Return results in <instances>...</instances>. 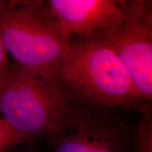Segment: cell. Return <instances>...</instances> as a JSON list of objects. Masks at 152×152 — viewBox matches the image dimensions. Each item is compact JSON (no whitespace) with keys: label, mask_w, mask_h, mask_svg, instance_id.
<instances>
[{"label":"cell","mask_w":152,"mask_h":152,"mask_svg":"<svg viewBox=\"0 0 152 152\" xmlns=\"http://www.w3.org/2000/svg\"><path fill=\"white\" fill-rule=\"evenodd\" d=\"M24 139L0 117V152H6L11 147L23 143Z\"/></svg>","instance_id":"ba28073f"},{"label":"cell","mask_w":152,"mask_h":152,"mask_svg":"<svg viewBox=\"0 0 152 152\" xmlns=\"http://www.w3.org/2000/svg\"><path fill=\"white\" fill-rule=\"evenodd\" d=\"M49 8L66 37L102 33L124 23V1L49 0Z\"/></svg>","instance_id":"5b68a950"},{"label":"cell","mask_w":152,"mask_h":152,"mask_svg":"<svg viewBox=\"0 0 152 152\" xmlns=\"http://www.w3.org/2000/svg\"><path fill=\"white\" fill-rule=\"evenodd\" d=\"M83 116L52 74L13 63L0 83V117L25 142L56 137Z\"/></svg>","instance_id":"7a4b0ae2"},{"label":"cell","mask_w":152,"mask_h":152,"mask_svg":"<svg viewBox=\"0 0 152 152\" xmlns=\"http://www.w3.org/2000/svg\"><path fill=\"white\" fill-rule=\"evenodd\" d=\"M53 75L72 102L135 110L142 103L124 64L102 33L73 38Z\"/></svg>","instance_id":"6da1fadb"},{"label":"cell","mask_w":152,"mask_h":152,"mask_svg":"<svg viewBox=\"0 0 152 152\" xmlns=\"http://www.w3.org/2000/svg\"><path fill=\"white\" fill-rule=\"evenodd\" d=\"M12 64L9 61L8 54L0 38V83L3 81L10 71Z\"/></svg>","instance_id":"9c48e42d"},{"label":"cell","mask_w":152,"mask_h":152,"mask_svg":"<svg viewBox=\"0 0 152 152\" xmlns=\"http://www.w3.org/2000/svg\"><path fill=\"white\" fill-rule=\"evenodd\" d=\"M53 152H124V128L83 116L73 128L56 136Z\"/></svg>","instance_id":"8992f818"},{"label":"cell","mask_w":152,"mask_h":152,"mask_svg":"<svg viewBox=\"0 0 152 152\" xmlns=\"http://www.w3.org/2000/svg\"><path fill=\"white\" fill-rule=\"evenodd\" d=\"M137 3L142 19L152 28V0H137Z\"/></svg>","instance_id":"30bf717a"},{"label":"cell","mask_w":152,"mask_h":152,"mask_svg":"<svg viewBox=\"0 0 152 152\" xmlns=\"http://www.w3.org/2000/svg\"><path fill=\"white\" fill-rule=\"evenodd\" d=\"M0 38L14 64L52 75L71 42L44 1H0Z\"/></svg>","instance_id":"3957f363"},{"label":"cell","mask_w":152,"mask_h":152,"mask_svg":"<svg viewBox=\"0 0 152 152\" xmlns=\"http://www.w3.org/2000/svg\"><path fill=\"white\" fill-rule=\"evenodd\" d=\"M124 23L102 35L124 64L140 100L152 104V28L142 19L137 0L124 1Z\"/></svg>","instance_id":"277c9868"},{"label":"cell","mask_w":152,"mask_h":152,"mask_svg":"<svg viewBox=\"0 0 152 152\" xmlns=\"http://www.w3.org/2000/svg\"><path fill=\"white\" fill-rule=\"evenodd\" d=\"M136 110L142 115L135 133L136 152H152V104L142 102Z\"/></svg>","instance_id":"52a82bcc"}]
</instances>
